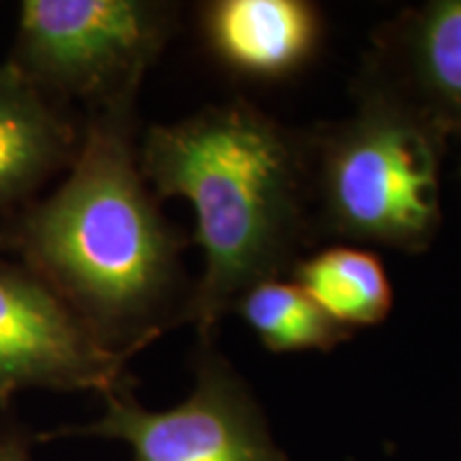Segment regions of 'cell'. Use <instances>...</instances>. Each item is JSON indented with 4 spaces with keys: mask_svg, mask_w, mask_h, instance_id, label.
<instances>
[{
    "mask_svg": "<svg viewBox=\"0 0 461 461\" xmlns=\"http://www.w3.org/2000/svg\"><path fill=\"white\" fill-rule=\"evenodd\" d=\"M113 353L31 269L0 257V411L22 391H99L135 384Z\"/></svg>",
    "mask_w": 461,
    "mask_h": 461,
    "instance_id": "obj_6",
    "label": "cell"
},
{
    "mask_svg": "<svg viewBox=\"0 0 461 461\" xmlns=\"http://www.w3.org/2000/svg\"><path fill=\"white\" fill-rule=\"evenodd\" d=\"M37 440V434L14 414H0V461H31Z\"/></svg>",
    "mask_w": 461,
    "mask_h": 461,
    "instance_id": "obj_12",
    "label": "cell"
},
{
    "mask_svg": "<svg viewBox=\"0 0 461 461\" xmlns=\"http://www.w3.org/2000/svg\"><path fill=\"white\" fill-rule=\"evenodd\" d=\"M177 5L157 0H24L7 62L67 107L135 103L177 31Z\"/></svg>",
    "mask_w": 461,
    "mask_h": 461,
    "instance_id": "obj_4",
    "label": "cell"
},
{
    "mask_svg": "<svg viewBox=\"0 0 461 461\" xmlns=\"http://www.w3.org/2000/svg\"><path fill=\"white\" fill-rule=\"evenodd\" d=\"M135 103L88 112L62 184L0 222V252L129 359L186 322L193 293L182 267L188 240L141 173Z\"/></svg>",
    "mask_w": 461,
    "mask_h": 461,
    "instance_id": "obj_1",
    "label": "cell"
},
{
    "mask_svg": "<svg viewBox=\"0 0 461 461\" xmlns=\"http://www.w3.org/2000/svg\"><path fill=\"white\" fill-rule=\"evenodd\" d=\"M140 167L157 199L180 197L194 207L203 274L186 322L207 342L248 288L295 267L308 244V140L238 99L149 126Z\"/></svg>",
    "mask_w": 461,
    "mask_h": 461,
    "instance_id": "obj_2",
    "label": "cell"
},
{
    "mask_svg": "<svg viewBox=\"0 0 461 461\" xmlns=\"http://www.w3.org/2000/svg\"><path fill=\"white\" fill-rule=\"evenodd\" d=\"M363 86L445 137L461 132V0H431L380 28Z\"/></svg>",
    "mask_w": 461,
    "mask_h": 461,
    "instance_id": "obj_7",
    "label": "cell"
},
{
    "mask_svg": "<svg viewBox=\"0 0 461 461\" xmlns=\"http://www.w3.org/2000/svg\"><path fill=\"white\" fill-rule=\"evenodd\" d=\"M82 129L71 107L28 84L7 60L0 65V222L39 197L71 169Z\"/></svg>",
    "mask_w": 461,
    "mask_h": 461,
    "instance_id": "obj_9",
    "label": "cell"
},
{
    "mask_svg": "<svg viewBox=\"0 0 461 461\" xmlns=\"http://www.w3.org/2000/svg\"><path fill=\"white\" fill-rule=\"evenodd\" d=\"M291 272L322 312L350 331L380 325L393 308V286L383 258L366 248H325L299 258Z\"/></svg>",
    "mask_w": 461,
    "mask_h": 461,
    "instance_id": "obj_10",
    "label": "cell"
},
{
    "mask_svg": "<svg viewBox=\"0 0 461 461\" xmlns=\"http://www.w3.org/2000/svg\"><path fill=\"white\" fill-rule=\"evenodd\" d=\"M233 310L272 353H330L353 333L322 312L302 286L278 278L248 288Z\"/></svg>",
    "mask_w": 461,
    "mask_h": 461,
    "instance_id": "obj_11",
    "label": "cell"
},
{
    "mask_svg": "<svg viewBox=\"0 0 461 461\" xmlns=\"http://www.w3.org/2000/svg\"><path fill=\"white\" fill-rule=\"evenodd\" d=\"M132 387L105 395L107 411L95 423L65 425L37 438L122 440L132 448V461H286L250 391L214 350H203L193 393L169 411L143 408Z\"/></svg>",
    "mask_w": 461,
    "mask_h": 461,
    "instance_id": "obj_5",
    "label": "cell"
},
{
    "mask_svg": "<svg viewBox=\"0 0 461 461\" xmlns=\"http://www.w3.org/2000/svg\"><path fill=\"white\" fill-rule=\"evenodd\" d=\"M207 51L238 77L280 82L310 65L322 15L305 0H212L199 5Z\"/></svg>",
    "mask_w": 461,
    "mask_h": 461,
    "instance_id": "obj_8",
    "label": "cell"
},
{
    "mask_svg": "<svg viewBox=\"0 0 461 461\" xmlns=\"http://www.w3.org/2000/svg\"><path fill=\"white\" fill-rule=\"evenodd\" d=\"M447 137L383 92L308 140L314 222L339 238L425 250L440 227V160Z\"/></svg>",
    "mask_w": 461,
    "mask_h": 461,
    "instance_id": "obj_3",
    "label": "cell"
}]
</instances>
